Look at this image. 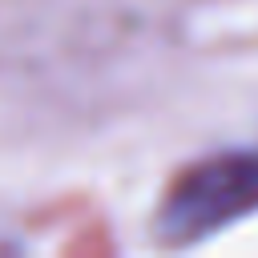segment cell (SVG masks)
Here are the masks:
<instances>
[{"mask_svg": "<svg viewBox=\"0 0 258 258\" xmlns=\"http://www.w3.org/2000/svg\"><path fill=\"white\" fill-rule=\"evenodd\" d=\"M258 210V153H226L185 169L161 202L165 242H198Z\"/></svg>", "mask_w": 258, "mask_h": 258, "instance_id": "cell-1", "label": "cell"}]
</instances>
